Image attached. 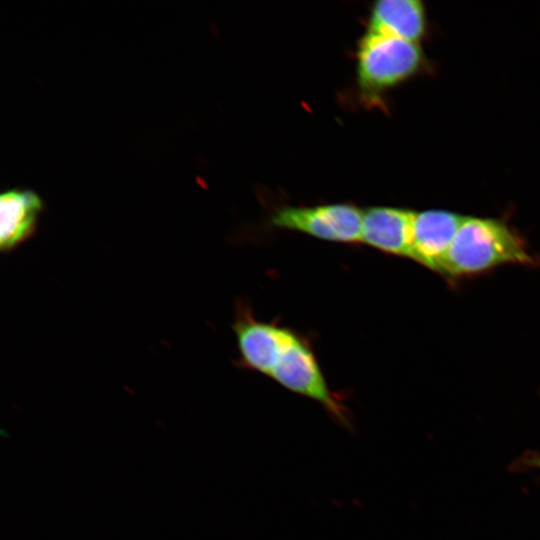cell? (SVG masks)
<instances>
[{"instance_id": "obj_3", "label": "cell", "mask_w": 540, "mask_h": 540, "mask_svg": "<svg viewBox=\"0 0 540 540\" xmlns=\"http://www.w3.org/2000/svg\"><path fill=\"white\" fill-rule=\"evenodd\" d=\"M268 377L287 390L318 402L338 424L352 428L347 408L329 389L310 344L293 330Z\"/></svg>"}, {"instance_id": "obj_9", "label": "cell", "mask_w": 540, "mask_h": 540, "mask_svg": "<svg viewBox=\"0 0 540 540\" xmlns=\"http://www.w3.org/2000/svg\"><path fill=\"white\" fill-rule=\"evenodd\" d=\"M43 201L31 190L11 189L0 198V248L10 252L35 232Z\"/></svg>"}, {"instance_id": "obj_8", "label": "cell", "mask_w": 540, "mask_h": 540, "mask_svg": "<svg viewBox=\"0 0 540 540\" xmlns=\"http://www.w3.org/2000/svg\"><path fill=\"white\" fill-rule=\"evenodd\" d=\"M367 32L419 43L428 32L425 6L419 0L377 1L370 11Z\"/></svg>"}, {"instance_id": "obj_7", "label": "cell", "mask_w": 540, "mask_h": 540, "mask_svg": "<svg viewBox=\"0 0 540 540\" xmlns=\"http://www.w3.org/2000/svg\"><path fill=\"white\" fill-rule=\"evenodd\" d=\"M414 214L387 206L363 210L361 242L386 254L410 258Z\"/></svg>"}, {"instance_id": "obj_6", "label": "cell", "mask_w": 540, "mask_h": 540, "mask_svg": "<svg viewBox=\"0 0 540 540\" xmlns=\"http://www.w3.org/2000/svg\"><path fill=\"white\" fill-rule=\"evenodd\" d=\"M464 218L465 215L444 209L415 211L410 259L440 273Z\"/></svg>"}, {"instance_id": "obj_10", "label": "cell", "mask_w": 540, "mask_h": 540, "mask_svg": "<svg viewBox=\"0 0 540 540\" xmlns=\"http://www.w3.org/2000/svg\"><path fill=\"white\" fill-rule=\"evenodd\" d=\"M520 464L527 468H533L540 471V451L527 452L526 455L521 457L520 463L517 465Z\"/></svg>"}, {"instance_id": "obj_4", "label": "cell", "mask_w": 540, "mask_h": 540, "mask_svg": "<svg viewBox=\"0 0 540 540\" xmlns=\"http://www.w3.org/2000/svg\"><path fill=\"white\" fill-rule=\"evenodd\" d=\"M362 215V210L348 203L284 206L273 212L270 223L320 240L354 244L361 242Z\"/></svg>"}, {"instance_id": "obj_2", "label": "cell", "mask_w": 540, "mask_h": 540, "mask_svg": "<svg viewBox=\"0 0 540 540\" xmlns=\"http://www.w3.org/2000/svg\"><path fill=\"white\" fill-rule=\"evenodd\" d=\"M426 58L419 43L367 32L356 53V78L360 94L376 102L388 90L425 70Z\"/></svg>"}, {"instance_id": "obj_1", "label": "cell", "mask_w": 540, "mask_h": 540, "mask_svg": "<svg viewBox=\"0 0 540 540\" xmlns=\"http://www.w3.org/2000/svg\"><path fill=\"white\" fill-rule=\"evenodd\" d=\"M506 264L536 265L526 241L504 221L465 216L440 274L450 278L479 275Z\"/></svg>"}, {"instance_id": "obj_5", "label": "cell", "mask_w": 540, "mask_h": 540, "mask_svg": "<svg viewBox=\"0 0 540 540\" xmlns=\"http://www.w3.org/2000/svg\"><path fill=\"white\" fill-rule=\"evenodd\" d=\"M233 330L241 363L269 376L291 329L256 320L247 309L240 308L233 323Z\"/></svg>"}]
</instances>
